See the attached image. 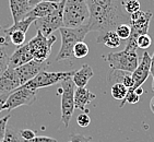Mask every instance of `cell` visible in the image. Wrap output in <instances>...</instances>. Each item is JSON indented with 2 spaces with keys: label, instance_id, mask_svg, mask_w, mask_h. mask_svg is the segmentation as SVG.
<instances>
[{
  "label": "cell",
  "instance_id": "cell-22",
  "mask_svg": "<svg viewBox=\"0 0 154 142\" xmlns=\"http://www.w3.org/2000/svg\"><path fill=\"white\" fill-rule=\"evenodd\" d=\"M26 33L22 32V31H13V32H9L6 33V36L10 39L12 44L14 46H22L25 42V39H26Z\"/></svg>",
  "mask_w": 154,
  "mask_h": 142
},
{
  "label": "cell",
  "instance_id": "cell-38",
  "mask_svg": "<svg viewBox=\"0 0 154 142\" xmlns=\"http://www.w3.org/2000/svg\"><path fill=\"white\" fill-rule=\"evenodd\" d=\"M132 91L136 92V93H137V94H138V95H139V96H141V95L143 94V92H144V91H143L142 88H141V86H140V88H137L136 90H132Z\"/></svg>",
  "mask_w": 154,
  "mask_h": 142
},
{
  "label": "cell",
  "instance_id": "cell-14",
  "mask_svg": "<svg viewBox=\"0 0 154 142\" xmlns=\"http://www.w3.org/2000/svg\"><path fill=\"white\" fill-rule=\"evenodd\" d=\"M31 60L34 59H33V55L31 53L30 48H29V45L23 44L22 46H19L14 51V53L10 56L9 67L15 69L22 65H25Z\"/></svg>",
  "mask_w": 154,
  "mask_h": 142
},
{
  "label": "cell",
  "instance_id": "cell-29",
  "mask_svg": "<svg viewBox=\"0 0 154 142\" xmlns=\"http://www.w3.org/2000/svg\"><path fill=\"white\" fill-rule=\"evenodd\" d=\"M2 142H22L20 134H18V132L15 130H13L12 128L7 127L6 134H5V138H3Z\"/></svg>",
  "mask_w": 154,
  "mask_h": 142
},
{
  "label": "cell",
  "instance_id": "cell-4",
  "mask_svg": "<svg viewBox=\"0 0 154 142\" xmlns=\"http://www.w3.org/2000/svg\"><path fill=\"white\" fill-rule=\"evenodd\" d=\"M152 17L153 13L151 11H141V10L130 14L131 33L128 39H126V47H125L126 49H131V51L138 49L137 39L140 35L148 34L149 25Z\"/></svg>",
  "mask_w": 154,
  "mask_h": 142
},
{
  "label": "cell",
  "instance_id": "cell-5",
  "mask_svg": "<svg viewBox=\"0 0 154 142\" xmlns=\"http://www.w3.org/2000/svg\"><path fill=\"white\" fill-rule=\"evenodd\" d=\"M104 58L108 62L110 69L126 71L129 73H132L139 65V56L137 54V51L126 48L118 53L107 54Z\"/></svg>",
  "mask_w": 154,
  "mask_h": 142
},
{
  "label": "cell",
  "instance_id": "cell-25",
  "mask_svg": "<svg viewBox=\"0 0 154 142\" xmlns=\"http://www.w3.org/2000/svg\"><path fill=\"white\" fill-rule=\"evenodd\" d=\"M89 51H90L89 46L84 42H79L73 47V56L74 58H78V59L84 58L85 56H88Z\"/></svg>",
  "mask_w": 154,
  "mask_h": 142
},
{
  "label": "cell",
  "instance_id": "cell-30",
  "mask_svg": "<svg viewBox=\"0 0 154 142\" xmlns=\"http://www.w3.org/2000/svg\"><path fill=\"white\" fill-rule=\"evenodd\" d=\"M137 44H138V48H142V49H148L152 44V39L148 34H143L140 35L137 39Z\"/></svg>",
  "mask_w": 154,
  "mask_h": 142
},
{
  "label": "cell",
  "instance_id": "cell-20",
  "mask_svg": "<svg viewBox=\"0 0 154 142\" xmlns=\"http://www.w3.org/2000/svg\"><path fill=\"white\" fill-rule=\"evenodd\" d=\"M119 36L115 31H106V32L98 33L97 37H96V43L97 44H103L109 48H117L120 45Z\"/></svg>",
  "mask_w": 154,
  "mask_h": 142
},
{
  "label": "cell",
  "instance_id": "cell-24",
  "mask_svg": "<svg viewBox=\"0 0 154 142\" xmlns=\"http://www.w3.org/2000/svg\"><path fill=\"white\" fill-rule=\"evenodd\" d=\"M9 54L6 46H0V77L9 67Z\"/></svg>",
  "mask_w": 154,
  "mask_h": 142
},
{
  "label": "cell",
  "instance_id": "cell-13",
  "mask_svg": "<svg viewBox=\"0 0 154 142\" xmlns=\"http://www.w3.org/2000/svg\"><path fill=\"white\" fill-rule=\"evenodd\" d=\"M150 68H151V56L145 51L143 53L142 58L139 61V65L136 68V70L131 73L134 81V85L130 90H136L137 88L142 86V84L150 76Z\"/></svg>",
  "mask_w": 154,
  "mask_h": 142
},
{
  "label": "cell",
  "instance_id": "cell-27",
  "mask_svg": "<svg viewBox=\"0 0 154 142\" xmlns=\"http://www.w3.org/2000/svg\"><path fill=\"white\" fill-rule=\"evenodd\" d=\"M115 32L117 33V35L119 36V39H128V37L130 36V33H131V27H130V24H120L118 26L116 27Z\"/></svg>",
  "mask_w": 154,
  "mask_h": 142
},
{
  "label": "cell",
  "instance_id": "cell-18",
  "mask_svg": "<svg viewBox=\"0 0 154 142\" xmlns=\"http://www.w3.org/2000/svg\"><path fill=\"white\" fill-rule=\"evenodd\" d=\"M107 82L108 83H117L120 82L122 83L128 90L134 88V81L132 79V76L129 72H126V71H120V70H114V69H110V71L108 72V76H107Z\"/></svg>",
  "mask_w": 154,
  "mask_h": 142
},
{
  "label": "cell",
  "instance_id": "cell-43",
  "mask_svg": "<svg viewBox=\"0 0 154 142\" xmlns=\"http://www.w3.org/2000/svg\"><path fill=\"white\" fill-rule=\"evenodd\" d=\"M0 32H3V27L0 25Z\"/></svg>",
  "mask_w": 154,
  "mask_h": 142
},
{
  "label": "cell",
  "instance_id": "cell-34",
  "mask_svg": "<svg viewBox=\"0 0 154 142\" xmlns=\"http://www.w3.org/2000/svg\"><path fill=\"white\" fill-rule=\"evenodd\" d=\"M22 142H57V139L49 138V137H44V136H36L34 139L22 140Z\"/></svg>",
  "mask_w": 154,
  "mask_h": 142
},
{
  "label": "cell",
  "instance_id": "cell-42",
  "mask_svg": "<svg viewBox=\"0 0 154 142\" xmlns=\"http://www.w3.org/2000/svg\"><path fill=\"white\" fill-rule=\"evenodd\" d=\"M152 90L154 91V78H153V83H152Z\"/></svg>",
  "mask_w": 154,
  "mask_h": 142
},
{
  "label": "cell",
  "instance_id": "cell-23",
  "mask_svg": "<svg viewBox=\"0 0 154 142\" xmlns=\"http://www.w3.org/2000/svg\"><path fill=\"white\" fill-rule=\"evenodd\" d=\"M127 92H128V89L120 82L114 83L113 85H112V89H110L112 96H113L115 100H120V101H122L125 98V96L127 95Z\"/></svg>",
  "mask_w": 154,
  "mask_h": 142
},
{
  "label": "cell",
  "instance_id": "cell-37",
  "mask_svg": "<svg viewBox=\"0 0 154 142\" xmlns=\"http://www.w3.org/2000/svg\"><path fill=\"white\" fill-rule=\"evenodd\" d=\"M150 74L154 78V53L151 57V68H150Z\"/></svg>",
  "mask_w": 154,
  "mask_h": 142
},
{
  "label": "cell",
  "instance_id": "cell-28",
  "mask_svg": "<svg viewBox=\"0 0 154 142\" xmlns=\"http://www.w3.org/2000/svg\"><path fill=\"white\" fill-rule=\"evenodd\" d=\"M140 101V96L138 94H137L136 92L134 91H132V90H128V92H127V95L125 96V98L122 101V104L119 105V107L122 108V106L125 105V103H129V104H137L138 102Z\"/></svg>",
  "mask_w": 154,
  "mask_h": 142
},
{
  "label": "cell",
  "instance_id": "cell-16",
  "mask_svg": "<svg viewBox=\"0 0 154 142\" xmlns=\"http://www.w3.org/2000/svg\"><path fill=\"white\" fill-rule=\"evenodd\" d=\"M9 6L13 23H17L26 18L27 13L32 9L30 0H9Z\"/></svg>",
  "mask_w": 154,
  "mask_h": 142
},
{
  "label": "cell",
  "instance_id": "cell-39",
  "mask_svg": "<svg viewBox=\"0 0 154 142\" xmlns=\"http://www.w3.org/2000/svg\"><path fill=\"white\" fill-rule=\"evenodd\" d=\"M6 100H7V97H0V112L3 110V105H5Z\"/></svg>",
  "mask_w": 154,
  "mask_h": 142
},
{
  "label": "cell",
  "instance_id": "cell-35",
  "mask_svg": "<svg viewBox=\"0 0 154 142\" xmlns=\"http://www.w3.org/2000/svg\"><path fill=\"white\" fill-rule=\"evenodd\" d=\"M42 1H48V2H54V3H59L61 0H30V5L31 7H34L35 5H37V3L42 2Z\"/></svg>",
  "mask_w": 154,
  "mask_h": 142
},
{
  "label": "cell",
  "instance_id": "cell-1",
  "mask_svg": "<svg viewBox=\"0 0 154 142\" xmlns=\"http://www.w3.org/2000/svg\"><path fill=\"white\" fill-rule=\"evenodd\" d=\"M90 10V32L115 31L120 24H130L124 9L125 0H86Z\"/></svg>",
  "mask_w": 154,
  "mask_h": 142
},
{
  "label": "cell",
  "instance_id": "cell-19",
  "mask_svg": "<svg viewBox=\"0 0 154 142\" xmlns=\"http://www.w3.org/2000/svg\"><path fill=\"white\" fill-rule=\"evenodd\" d=\"M93 70L89 65H83L79 70L74 71L72 81L77 88H85L90 79L93 77Z\"/></svg>",
  "mask_w": 154,
  "mask_h": 142
},
{
  "label": "cell",
  "instance_id": "cell-26",
  "mask_svg": "<svg viewBox=\"0 0 154 142\" xmlns=\"http://www.w3.org/2000/svg\"><path fill=\"white\" fill-rule=\"evenodd\" d=\"M124 9L129 14H132L134 12L139 11L141 9L139 0H126V1H124Z\"/></svg>",
  "mask_w": 154,
  "mask_h": 142
},
{
  "label": "cell",
  "instance_id": "cell-40",
  "mask_svg": "<svg viewBox=\"0 0 154 142\" xmlns=\"http://www.w3.org/2000/svg\"><path fill=\"white\" fill-rule=\"evenodd\" d=\"M75 138H77V141H74V142H85V138L82 136H75Z\"/></svg>",
  "mask_w": 154,
  "mask_h": 142
},
{
  "label": "cell",
  "instance_id": "cell-41",
  "mask_svg": "<svg viewBox=\"0 0 154 142\" xmlns=\"http://www.w3.org/2000/svg\"><path fill=\"white\" fill-rule=\"evenodd\" d=\"M150 108H151V110L153 112V114H154V96L152 97L151 102H150Z\"/></svg>",
  "mask_w": 154,
  "mask_h": 142
},
{
  "label": "cell",
  "instance_id": "cell-32",
  "mask_svg": "<svg viewBox=\"0 0 154 142\" xmlns=\"http://www.w3.org/2000/svg\"><path fill=\"white\" fill-rule=\"evenodd\" d=\"M10 118V114L9 115H6L5 117L0 119V141H2L3 138H5V134H6L7 130V124H8V120Z\"/></svg>",
  "mask_w": 154,
  "mask_h": 142
},
{
  "label": "cell",
  "instance_id": "cell-10",
  "mask_svg": "<svg viewBox=\"0 0 154 142\" xmlns=\"http://www.w3.org/2000/svg\"><path fill=\"white\" fill-rule=\"evenodd\" d=\"M36 101V91L32 89H26L24 86H20L19 89L10 93L7 97L3 110L11 112L14 108H18L24 105H31Z\"/></svg>",
  "mask_w": 154,
  "mask_h": 142
},
{
  "label": "cell",
  "instance_id": "cell-12",
  "mask_svg": "<svg viewBox=\"0 0 154 142\" xmlns=\"http://www.w3.org/2000/svg\"><path fill=\"white\" fill-rule=\"evenodd\" d=\"M21 85L22 84L15 69L8 67V69L0 77V97H8L10 93L19 89Z\"/></svg>",
  "mask_w": 154,
  "mask_h": 142
},
{
  "label": "cell",
  "instance_id": "cell-8",
  "mask_svg": "<svg viewBox=\"0 0 154 142\" xmlns=\"http://www.w3.org/2000/svg\"><path fill=\"white\" fill-rule=\"evenodd\" d=\"M74 74V70L69 71H58V72H49V71H42L39 72L36 77H34L32 80L27 81L25 84L22 86L26 88V89L32 90H38L42 88H47V86L55 85L57 83H60L61 81L72 78Z\"/></svg>",
  "mask_w": 154,
  "mask_h": 142
},
{
  "label": "cell",
  "instance_id": "cell-15",
  "mask_svg": "<svg viewBox=\"0 0 154 142\" xmlns=\"http://www.w3.org/2000/svg\"><path fill=\"white\" fill-rule=\"evenodd\" d=\"M96 97V95L90 92L86 88H75L74 90V108L89 114L88 105Z\"/></svg>",
  "mask_w": 154,
  "mask_h": 142
},
{
  "label": "cell",
  "instance_id": "cell-21",
  "mask_svg": "<svg viewBox=\"0 0 154 142\" xmlns=\"http://www.w3.org/2000/svg\"><path fill=\"white\" fill-rule=\"evenodd\" d=\"M34 19L33 18H25L23 20L19 21L17 23H13V25L7 27V29H3V33H9V32H13V31H22V32L26 33L27 30L30 29L31 24L34 23Z\"/></svg>",
  "mask_w": 154,
  "mask_h": 142
},
{
  "label": "cell",
  "instance_id": "cell-6",
  "mask_svg": "<svg viewBox=\"0 0 154 142\" xmlns=\"http://www.w3.org/2000/svg\"><path fill=\"white\" fill-rule=\"evenodd\" d=\"M74 90L75 84L72 81V78H68L60 82V108H61V122L65 127H68L71 122L72 115L74 112Z\"/></svg>",
  "mask_w": 154,
  "mask_h": 142
},
{
  "label": "cell",
  "instance_id": "cell-11",
  "mask_svg": "<svg viewBox=\"0 0 154 142\" xmlns=\"http://www.w3.org/2000/svg\"><path fill=\"white\" fill-rule=\"evenodd\" d=\"M48 61H36V60H31L25 65H22L18 68H15L17 74L21 81V84L23 85L27 81L32 80L33 78L36 77L39 72L44 71L48 67ZM21 85V86H22Z\"/></svg>",
  "mask_w": 154,
  "mask_h": 142
},
{
  "label": "cell",
  "instance_id": "cell-36",
  "mask_svg": "<svg viewBox=\"0 0 154 142\" xmlns=\"http://www.w3.org/2000/svg\"><path fill=\"white\" fill-rule=\"evenodd\" d=\"M8 41H9V39L6 36V34L3 32H0V46H7Z\"/></svg>",
  "mask_w": 154,
  "mask_h": 142
},
{
  "label": "cell",
  "instance_id": "cell-17",
  "mask_svg": "<svg viewBox=\"0 0 154 142\" xmlns=\"http://www.w3.org/2000/svg\"><path fill=\"white\" fill-rule=\"evenodd\" d=\"M58 3L54 2H48V1H42V2L37 3L33 7L31 11L27 13L26 18H33L34 20L36 19L44 18L46 15L51 14V12H54L57 9Z\"/></svg>",
  "mask_w": 154,
  "mask_h": 142
},
{
  "label": "cell",
  "instance_id": "cell-7",
  "mask_svg": "<svg viewBox=\"0 0 154 142\" xmlns=\"http://www.w3.org/2000/svg\"><path fill=\"white\" fill-rule=\"evenodd\" d=\"M56 41L57 39L54 34L45 36L41 31H37L36 35L27 43L33 55V59L36 61H46L51 56V48Z\"/></svg>",
  "mask_w": 154,
  "mask_h": 142
},
{
  "label": "cell",
  "instance_id": "cell-33",
  "mask_svg": "<svg viewBox=\"0 0 154 142\" xmlns=\"http://www.w3.org/2000/svg\"><path fill=\"white\" fill-rule=\"evenodd\" d=\"M20 137L22 140H32L35 138V132L33 130H31V129H22V130H20Z\"/></svg>",
  "mask_w": 154,
  "mask_h": 142
},
{
  "label": "cell",
  "instance_id": "cell-44",
  "mask_svg": "<svg viewBox=\"0 0 154 142\" xmlns=\"http://www.w3.org/2000/svg\"><path fill=\"white\" fill-rule=\"evenodd\" d=\"M0 142H2V141H0Z\"/></svg>",
  "mask_w": 154,
  "mask_h": 142
},
{
  "label": "cell",
  "instance_id": "cell-3",
  "mask_svg": "<svg viewBox=\"0 0 154 142\" xmlns=\"http://www.w3.org/2000/svg\"><path fill=\"white\" fill-rule=\"evenodd\" d=\"M90 10L86 0H66L63 7V26L75 29L86 25Z\"/></svg>",
  "mask_w": 154,
  "mask_h": 142
},
{
  "label": "cell",
  "instance_id": "cell-2",
  "mask_svg": "<svg viewBox=\"0 0 154 142\" xmlns=\"http://www.w3.org/2000/svg\"><path fill=\"white\" fill-rule=\"evenodd\" d=\"M59 32L61 35V46H60L59 53L57 54L55 61L59 62L63 60H73V47L77 43L84 41L86 34L90 32L89 26L88 24L75 29H69L63 26L59 29Z\"/></svg>",
  "mask_w": 154,
  "mask_h": 142
},
{
  "label": "cell",
  "instance_id": "cell-31",
  "mask_svg": "<svg viewBox=\"0 0 154 142\" xmlns=\"http://www.w3.org/2000/svg\"><path fill=\"white\" fill-rule=\"evenodd\" d=\"M77 122L78 125L82 128H85L88 127L91 122V118H90L89 114H86V113L83 112L82 114H79V116L77 117Z\"/></svg>",
  "mask_w": 154,
  "mask_h": 142
},
{
  "label": "cell",
  "instance_id": "cell-9",
  "mask_svg": "<svg viewBox=\"0 0 154 142\" xmlns=\"http://www.w3.org/2000/svg\"><path fill=\"white\" fill-rule=\"evenodd\" d=\"M66 0H61L58 3L57 9L51 14L46 15L44 18L36 19L34 21L36 26V31H41L45 36L51 35L55 31L63 27V7Z\"/></svg>",
  "mask_w": 154,
  "mask_h": 142
}]
</instances>
